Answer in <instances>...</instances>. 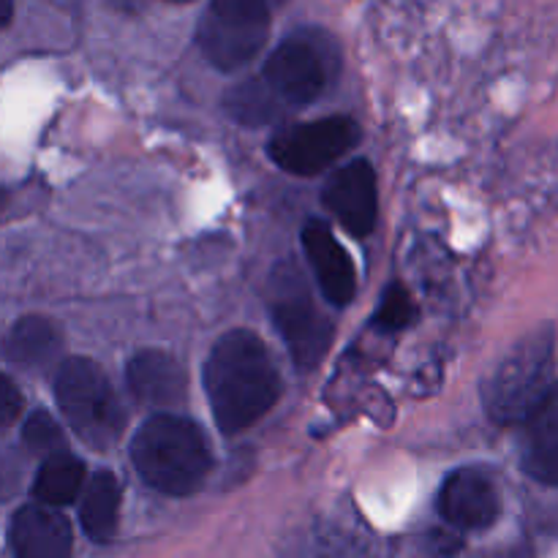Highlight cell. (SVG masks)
Masks as SVG:
<instances>
[{
	"label": "cell",
	"mask_w": 558,
	"mask_h": 558,
	"mask_svg": "<svg viewBox=\"0 0 558 558\" xmlns=\"http://www.w3.org/2000/svg\"><path fill=\"white\" fill-rule=\"evenodd\" d=\"M205 392L216 425L227 436L251 428L281 396V376L259 336L223 332L205 363Z\"/></svg>",
	"instance_id": "6da1fadb"
},
{
	"label": "cell",
	"mask_w": 558,
	"mask_h": 558,
	"mask_svg": "<svg viewBox=\"0 0 558 558\" xmlns=\"http://www.w3.org/2000/svg\"><path fill=\"white\" fill-rule=\"evenodd\" d=\"M131 461L158 494L189 496L202 488L213 458L199 425L180 414H156L136 430Z\"/></svg>",
	"instance_id": "7a4b0ae2"
},
{
	"label": "cell",
	"mask_w": 558,
	"mask_h": 558,
	"mask_svg": "<svg viewBox=\"0 0 558 558\" xmlns=\"http://www.w3.org/2000/svg\"><path fill=\"white\" fill-rule=\"evenodd\" d=\"M550 365H554V336L548 327L518 341L483 385L488 417L499 425L526 423L529 414L554 387Z\"/></svg>",
	"instance_id": "3957f363"
},
{
	"label": "cell",
	"mask_w": 558,
	"mask_h": 558,
	"mask_svg": "<svg viewBox=\"0 0 558 558\" xmlns=\"http://www.w3.org/2000/svg\"><path fill=\"white\" fill-rule=\"evenodd\" d=\"M54 401L71 430L93 450H109L123 436L125 409L93 360L71 357L58 365Z\"/></svg>",
	"instance_id": "277c9868"
},
{
	"label": "cell",
	"mask_w": 558,
	"mask_h": 558,
	"mask_svg": "<svg viewBox=\"0 0 558 558\" xmlns=\"http://www.w3.org/2000/svg\"><path fill=\"white\" fill-rule=\"evenodd\" d=\"M341 52L330 33L319 27H300L289 33L265 63L262 80L283 104H311L336 82Z\"/></svg>",
	"instance_id": "5b68a950"
},
{
	"label": "cell",
	"mask_w": 558,
	"mask_h": 558,
	"mask_svg": "<svg viewBox=\"0 0 558 558\" xmlns=\"http://www.w3.org/2000/svg\"><path fill=\"white\" fill-rule=\"evenodd\" d=\"M270 36V11L259 0H216L196 25L202 54L221 71L248 65Z\"/></svg>",
	"instance_id": "8992f818"
},
{
	"label": "cell",
	"mask_w": 558,
	"mask_h": 558,
	"mask_svg": "<svg viewBox=\"0 0 558 558\" xmlns=\"http://www.w3.org/2000/svg\"><path fill=\"white\" fill-rule=\"evenodd\" d=\"M270 311L300 371H314L332 341L330 319L316 308L294 267L281 265L270 281Z\"/></svg>",
	"instance_id": "52a82bcc"
},
{
	"label": "cell",
	"mask_w": 558,
	"mask_h": 558,
	"mask_svg": "<svg viewBox=\"0 0 558 558\" xmlns=\"http://www.w3.org/2000/svg\"><path fill=\"white\" fill-rule=\"evenodd\" d=\"M360 125L352 118H322L311 123H294L276 131L267 142L272 161L292 174H319L360 145Z\"/></svg>",
	"instance_id": "ba28073f"
},
{
	"label": "cell",
	"mask_w": 558,
	"mask_h": 558,
	"mask_svg": "<svg viewBox=\"0 0 558 558\" xmlns=\"http://www.w3.org/2000/svg\"><path fill=\"white\" fill-rule=\"evenodd\" d=\"M322 202L338 218L352 238H368L379 216V196H376V174L365 158L349 161L347 167L330 174Z\"/></svg>",
	"instance_id": "9c48e42d"
},
{
	"label": "cell",
	"mask_w": 558,
	"mask_h": 558,
	"mask_svg": "<svg viewBox=\"0 0 558 558\" xmlns=\"http://www.w3.org/2000/svg\"><path fill=\"white\" fill-rule=\"evenodd\" d=\"M436 505H439V515L458 532L490 529L501 510L494 483L480 469L452 472L441 485Z\"/></svg>",
	"instance_id": "30bf717a"
},
{
	"label": "cell",
	"mask_w": 558,
	"mask_h": 558,
	"mask_svg": "<svg viewBox=\"0 0 558 558\" xmlns=\"http://www.w3.org/2000/svg\"><path fill=\"white\" fill-rule=\"evenodd\" d=\"M303 248L311 262L316 283H319L322 294L330 300L332 305H349L357 292V276H354L352 256L347 254L330 227L322 221H308L303 227Z\"/></svg>",
	"instance_id": "8fae6325"
},
{
	"label": "cell",
	"mask_w": 558,
	"mask_h": 558,
	"mask_svg": "<svg viewBox=\"0 0 558 558\" xmlns=\"http://www.w3.org/2000/svg\"><path fill=\"white\" fill-rule=\"evenodd\" d=\"M14 558H71V526L54 507L25 505L9 526Z\"/></svg>",
	"instance_id": "7c38bea8"
},
{
	"label": "cell",
	"mask_w": 558,
	"mask_h": 558,
	"mask_svg": "<svg viewBox=\"0 0 558 558\" xmlns=\"http://www.w3.org/2000/svg\"><path fill=\"white\" fill-rule=\"evenodd\" d=\"M131 392L150 409H172L185 401V371L174 357L158 349L134 354L125 368Z\"/></svg>",
	"instance_id": "4fadbf2b"
},
{
	"label": "cell",
	"mask_w": 558,
	"mask_h": 558,
	"mask_svg": "<svg viewBox=\"0 0 558 558\" xmlns=\"http://www.w3.org/2000/svg\"><path fill=\"white\" fill-rule=\"evenodd\" d=\"M521 463L537 483L558 485V381L523 423Z\"/></svg>",
	"instance_id": "5bb4252c"
},
{
	"label": "cell",
	"mask_w": 558,
	"mask_h": 558,
	"mask_svg": "<svg viewBox=\"0 0 558 558\" xmlns=\"http://www.w3.org/2000/svg\"><path fill=\"white\" fill-rule=\"evenodd\" d=\"M60 349H63V338L54 330L52 322L41 316L20 319L5 338V357L27 371L49 368L60 357Z\"/></svg>",
	"instance_id": "9a60e30c"
},
{
	"label": "cell",
	"mask_w": 558,
	"mask_h": 558,
	"mask_svg": "<svg viewBox=\"0 0 558 558\" xmlns=\"http://www.w3.org/2000/svg\"><path fill=\"white\" fill-rule=\"evenodd\" d=\"M80 521L93 543L104 545L114 537L120 521V483L112 472H96L85 485Z\"/></svg>",
	"instance_id": "2e32d148"
},
{
	"label": "cell",
	"mask_w": 558,
	"mask_h": 558,
	"mask_svg": "<svg viewBox=\"0 0 558 558\" xmlns=\"http://www.w3.org/2000/svg\"><path fill=\"white\" fill-rule=\"evenodd\" d=\"M85 485V463L71 452H58L52 458H44L38 466L36 480H33V499L44 507H69L74 505L76 496Z\"/></svg>",
	"instance_id": "e0dca14e"
},
{
	"label": "cell",
	"mask_w": 558,
	"mask_h": 558,
	"mask_svg": "<svg viewBox=\"0 0 558 558\" xmlns=\"http://www.w3.org/2000/svg\"><path fill=\"white\" fill-rule=\"evenodd\" d=\"M223 104H227V112L245 125H265L281 112V98L262 76L234 85L223 98Z\"/></svg>",
	"instance_id": "ac0fdd59"
},
{
	"label": "cell",
	"mask_w": 558,
	"mask_h": 558,
	"mask_svg": "<svg viewBox=\"0 0 558 558\" xmlns=\"http://www.w3.org/2000/svg\"><path fill=\"white\" fill-rule=\"evenodd\" d=\"M22 439H25L27 450L41 452L44 458H52L58 452L65 450V439L60 425L49 417L47 412H33L31 417L25 420V428H22Z\"/></svg>",
	"instance_id": "d6986e66"
},
{
	"label": "cell",
	"mask_w": 558,
	"mask_h": 558,
	"mask_svg": "<svg viewBox=\"0 0 558 558\" xmlns=\"http://www.w3.org/2000/svg\"><path fill=\"white\" fill-rule=\"evenodd\" d=\"M412 319H414V303L412 298H409V292L401 287V283H390V287L385 289V294H381V303L374 316V325L379 327V330L392 332V330H403Z\"/></svg>",
	"instance_id": "ffe728a7"
},
{
	"label": "cell",
	"mask_w": 558,
	"mask_h": 558,
	"mask_svg": "<svg viewBox=\"0 0 558 558\" xmlns=\"http://www.w3.org/2000/svg\"><path fill=\"white\" fill-rule=\"evenodd\" d=\"M0 401H3V403H0V412H3V423L9 425L22 409V396L16 392L14 381H11V379H3V392H0Z\"/></svg>",
	"instance_id": "44dd1931"
}]
</instances>
